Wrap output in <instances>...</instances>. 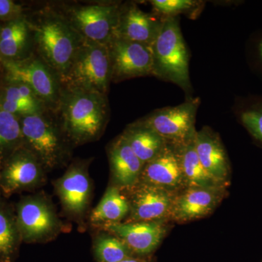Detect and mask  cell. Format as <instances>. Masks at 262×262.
<instances>
[{
    "instance_id": "17",
    "label": "cell",
    "mask_w": 262,
    "mask_h": 262,
    "mask_svg": "<svg viewBox=\"0 0 262 262\" xmlns=\"http://www.w3.org/2000/svg\"><path fill=\"white\" fill-rule=\"evenodd\" d=\"M112 184L127 190L138 184L144 165L122 134L117 136L107 148Z\"/></svg>"
},
{
    "instance_id": "12",
    "label": "cell",
    "mask_w": 262,
    "mask_h": 262,
    "mask_svg": "<svg viewBox=\"0 0 262 262\" xmlns=\"http://www.w3.org/2000/svg\"><path fill=\"white\" fill-rule=\"evenodd\" d=\"M108 46L114 82L153 75L151 46L115 37Z\"/></svg>"
},
{
    "instance_id": "4",
    "label": "cell",
    "mask_w": 262,
    "mask_h": 262,
    "mask_svg": "<svg viewBox=\"0 0 262 262\" xmlns=\"http://www.w3.org/2000/svg\"><path fill=\"white\" fill-rule=\"evenodd\" d=\"M41 58L61 80L84 42L67 19L57 15L43 18L34 27Z\"/></svg>"
},
{
    "instance_id": "21",
    "label": "cell",
    "mask_w": 262,
    "mask_h": 262,
    "mask_svg": "<svg viewBox=\"0 0 262 262\" xmlns=\"http://www.w3.org/2000/svg\"><path fill=\"white\" fill-rule=\"evenodd\" d=\"M195 135L196 133L184 144L177 146L186 187L225 189V185L213 179L202 165L196 151Z\"/></svg>"
},
{
    "instance_id": "1",
    "label": "cell",
    "mask_w": 262,
    "mask_h": 262,
    "mask_svg": "<svg viewBox=\"0 0 262 262\" xmlns=\"http://www.w3.org/2000/svg\"><path fill=\"white\" fill-rule=\"evenodd\" d=\"M59 119L74 146L99 139L110 117L106 95L81 89H61Z\"/></svg>"
},
{
    "instance_id": "23",
    "label": "cell",
    "mask_w": 262,
    "mask_h": 262,
    "mask_svg": "<svg viewBox=\"0 0 262 262\" xmlns=\"http://www.w3.org/2000/svg\"><path fill=\"white\" fill-rule=\"evenodd\" d=\"M23 146L19 117L5 111L0 103V170L10 155Z\"/></svg>"
},
{
    "instance_id": "24",
    "label": "cell",
    "mask_w": 262,
    "mask_h": 262,
    "mask_svg": "<svg viewBox=\"0 0 262 262\" xmlns=\"http://www.w3.org/2000/svg\"><path fill=\"white\" fill-rule=\"evenodd\" d=\"M29 24L20 18L12 20L0 32V55L13 60L23 51L28 38Z\"/></svg>"
},
{
    "instance_id": "6",
    "label": "cell",
    "mask_w": 262,
    "mask_h": 262,
    "mask_svg": "<svg viewBox=\"0 0 262 262\" xmlns=\"http://www.w3.org/2000/svg\"><path fill=\"white\" fill-rule=\"evenodd\" d=\"M15 215L20 238L27 244L47 243L64 231L53 202L44 192L22 198Z\"/></svg>"
},
{
    "instance_id": "22",
    "label": "cell",
    "mask_w": 262,
    "mask_h": 262,
    "mask_svg": "<svg viewBox=\"0 0 262 262\" xmlns=\"http://www.w3.org/2000/svg\"><path fill=\"white\" fill-rule=\"evenodd\" d=\"M122 134L144 165L154 159L166 145L159 134L139 120L129 125Z\"/></svg>"
},
{
    "instance_id": "29",
    "label": "cell",
    "mask_w": 262,
    "mask_h": 262,
    "mask_svg": "<svg viewBox=\"0 0 262 262\" xmlns=\"http://www.w3.org/2000/svg\"><path fill=\"white\" fill-rule=\"evenodd\" d=\"M22 8L12 0H0V19L14 20L20 18Z\"/></svg>"
},
{
    "instance_id": "31",
    "label": "cell",
    "mask_w": 262,
    "mask_h": 262,
    "mask_svg": "<svg viewBox=\"0 0 262 262\" xmlns=\"http://www.w3.org/2000/svg\"><path fill=\"white\" fill-rule=\"evenodd\" d=\"M120 262H146L144 260L139 259V258H136L134 257H130L126 258V259L123 260V261Z\"/></svg>"
},
{
    "instance_id": "30",
    "label": "cell",
    "mask_w": 262,
    "mask_h": 262,
    "mask_svg": "<svg viewBox=\"0 0 262 262\" xmlns=\"http://www.w3.org/2000/svg\"><path fill=\"white\" fill-rule=\"evenodd\" d=\"M253 54L255 65L262 74V33L253 41Z\"/></svg>"
},
{
    "instance_id": "5",
    "label": "cell",
    "mask_w": 262,
    "mask_h": 262,
    "mask_svg": "<svg viewBox=\"0 0 262 262\" xmlns=\"http://www.w3.org/2000/svg\"><path fill=\"white\" fill-rule=\"evenodd\" d=\"M111 81L108 45L84 40L60 84L67 89L85 90L106 95Z\"/></svg>"
},
{
    "instance_id": "7",
    "label": "cell",
    "mask_w": 262,
    "mask_h": 262,
    "mask_svg": "<svg viewBox=\"0 0 262 262\" xmlns=\"http://www.w3.org/2000/svg\"><path fill=\"white\" fill-rule=\"evenodd\" d=\"M91 160L73 162L65 173L53 182L62 211L68 218L83 222L89 211L93 194V182L89 175Z\"/></svg>"
},
{
    "instance_id": "16",
    "label": "cell",
    "mask_w": 262,
    "mask_h": 262,
    "mask_svg": "<svg viewBox=\"0 0 262 262\" xmlns=\"http://www.w3.org/2000/svg\"><path fill=\"white\" fill-rule=\"evenodd\" d=\"M225 189L186 187L176 194L170 218L178 222L203 218L211 214L220 203Z\"/></svg>"
},
{
    "instance_id": "3",
    "label": "cell",
    "mask_w": 262,
    "mask_h": 262,
    "mask_svg": "<svg viewBox=\"0 0 262 262\" xmlns=\"http://www.w3.org/2000/svg\"><path fill=\"white\" fill-rule=\"evenodd\" d=\"M153 76L192 91L189 72V53L178 17H163L158 37L151 45Z\"/></svg>"
},
{
    "instance_id": "2",
    "label": "cell",
    "mask_w": 262,
    "mask_h": 262,
    "mask_svg": "<svg viewBox=\"0 0 262 262\" xmlns=\"http://www.w3.org/2000/svg\"><path fill=\"white\" fill-rule=\"evenodd\" d=\"M24 146L32 151L46 171L65 166L72 156V143L59 119L46 113L19 117Z\"/></svg>"
},
{
    "instance_id": "19",
    "label": "cell",
    "mask_w": 262,
    "mask_h": 262,
    "mask_svg": "<svg viewBox=\"0 0 262 262\" xmlns=\"http://www.w3.org/2000/svg\"><path fill=\"white\" fill-rule=\"evenodd\" d=\"M195 149L206 171L215 180L227 185L230 175V165L220 136L208 127L196 131Z\"/></svg>"
},
{
    "instance_id": "13",
    "label": "cell",
    "mask_w": 262,
    "mask_h": 262,
    "mask_svg": "<svg viewBox=\"0 0 262 262\" xmlns=\"http://www.w3.org/2000/svg\"><path fill=\"white\" fill-rule=\"evenodd\" d=\"M122 192H127L130 204L125 222H159L170 217L175 192L139 182Z\"/></svg>"
},
{
    "instance_id": "20",
    "label": "cell",
    "mask_w": 262,
    "mask_h": 262,
    "mask_svg": "<svg viewBox=\"0 0 262 262\" xmlns=\"http://www.w3.org/2000/svg\"><path fill=\"white\" fill-rule=\"evenodd\" d=\"M130 213V204L120 188L108 186L99 203L91 211L89 221L91 225L100 228L103 226L120 223Z\"/></svg>"
},
{
    "instance_id": "10",
    "label": "cell",
    "mask_w": 262,
    "mask_h": 262,
    "mask_svg": "<svg viewBox=\"0 0 262 262\" xmlns=\"http://www.w3.org/2000/svg\"><path fill=\"white\" fill-rule=\"evenodd\" d=\"M121 7L92 5L75 8L67 19L84 41L108 45L116 35Z\"/></svg>"
},
{
    "instance_id": "9",
    "label": "cell",
    "mask_w": 262,
    "mask_h": 262,
    "mask_svg": "<svg viewBox=\"0 0 262 262\" xmlns=\"http://www.w3.org/2000/svg\"><path fill=\"white\" fill-rule=\"evenodd\" d=\"M200 98H188L185 102L176 106L155 110L139 120L152 129L166 144L180 146L195 134V119Z\"/></svg>"
},
{
    "instance_id": "27",
    "label": "cell",
    "mask_w": 262,
    "mask_h": 262,
    "mask_svg": "<svg viewBox=\"0 0 262 262\" xmlns=\"http://www.w3.org/2000/svg\"><path fill=\"white\" fill-rule=\"evenodd\" d=\"M237 115L250 135L262 146V97H253L243 101Z\"/></svg>"
},
{
    "instance_id": "28",
    "label": "cell",
    "mask_w": 262,
    "mask_h": 262,
    "mask_svg": "<svg viewBox=\"0 0 262 262\" xmlns=\"http://www.w3.org/2000/svg\"><path fill=\"white\" fill-rule=\"evenodd\" d=\"M154 10L163 17H177L180 14L194 15L199 14L203 5V2L194 0H152L150 2Z\"/></svg>"
},
{
    "instance_id": "11",
    "label": "cell",
    "mask_w": 262,
    "mask_h": 262,
    "mask_svg": "<svg viewBox=\"0 0 262 262\" xmlns=\"http://www.w3.org/2000/svg\"><path fill=\"white\" fill-rule=\"evenodd\" d=\"M47 171L32 151L19 148L6 160L0 170V191L9 196L23 191L42 187Z\"/></svg>"
},
{
    "instance_id": "8",
    "label": "cell",
    "mask_w": 262,
    "mask_h": 262,
    "mask_svg": "<svg viewBox=\"0 0 262 262\" xmlns=\"http://www.w3.org/2000/svg\"><path fill=\"white\" fill-rule=\"evenodd\" d=\"M7 80L27 84L44 104L58 107L61 89L58 77L42 59L3 60Z\"/></svg>"
},
{
    "instance_id": "15",
    "label": "cell",
    "mask_w": 262,
    "mask_h": 262,
    "mask_svg": "<svg viewBox=\"0 0 262 262\" xmlns=\"http://www.w3.org/2000/svg\"><path fill=\"white\" fill-rule=\"evenodd\" d=\"M99 230L106 231L119 237L133 254L147 255L159 246L165 233L160 222H120L103 226Z\"/></svg>"
},
{
    "instance_id": "26",
    "label": "cell",
    "mask_w": 262,
    "mask_h": 262,
    "mask_svg": "<svg viewBox=\"0 0 262 262\" xmlns=\"http://www.w3.org/2000/svg\"><path fill=\"white\" fill-rule=\"evenodd\" d=\"M93 248L98 262H120L134 257L121 239L106 231L96 236Z\"/></svg>"
},
{
    "instance_id": "18",
    "label": "cell",
    "mask_w": 262,
    "mask_h": 262,
    "mask_svg": "<svg viewBox=\"0 0 262 262\" xmlns=\"http://www.w3.org/2000/svg\"><path fill=\"white\" fill-rule=\"evenodd\" d=\"M163 17L142 11L135 5L121 8L115 37L151 46L159 34Z\"/></svg>"
},
{
    "instance_id": "25",
    "label": "cell",
    "mask_w": 262,
    "mask_h": 262,
    "mask_svg": "<svg viewBox=\"0 0 262 262\" xmlns=\"http://www.w3.org/2000/svg\"><path fill=\"white\" fill-rule=\"evenodd\" d=\"M20 242L16 215L10 207L0 201V257L10 258Z\"/></svg>"
},
{
    "instance_id": "14",
    "label": "cell",
    "mask_w": 262,
    "mask_h": 262,
    "mask_svg": "<svg viewBox=\"0 0 262 262\" xmlns=\"http://www.w3.org/2000/svg\"><path fill=\"white\" fill-rule=\"evenodd\" d=\"M139 182L172 192L187 187L178 147L166 144L154 159L144 165Z\"/></svg>"
}]
</instances>
